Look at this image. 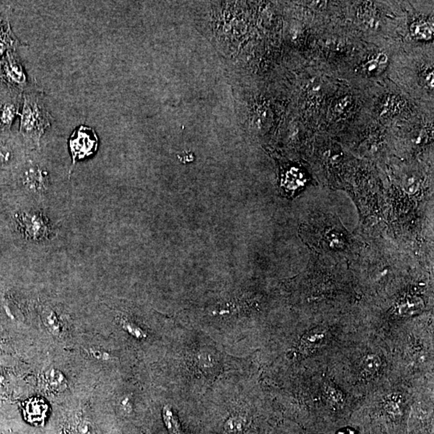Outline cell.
<instances>
[{
  "instance_id": "19",
  "label": "cell",
  "mask_w": 434,
  "mask_h": 434,
  "mask_svg": "<svg viewBox=\"0 0 434 434\" xmlns=\"http://www.w3.org/2000/svg\"><path fill=\"white\" fill-rule=\"evenodd\" d=\"M388 57L387 56L385 55V54H379L378 56L377 59H376V62L379 63V64H385V63L387 62Z\"/></svg>"
},
{
  "instance_id": "5",
  "label": "cell",
  "mask_w": 434,
  "mask_h": 434,
  "mask_svg": "<svg viewBox=\"0 0 434 434\" xmlns=\"http://www.w3.org/2000/svg\"><path fill=\"white\" fill-rule=\"evenodd\" d=\"M52 119L41 91L35 90L24 95L19 131L26 140L40 146V139L51 125Z\"/></svg>"
},
{
  "instance_id": "14",
  "label": "cell",
  "mask_w": 434,
  "mask_h": 434,
  "mask_svg": "<svg viewBox=\"0 0 434 434\" xmlns=\"http://www.w3.org/2000/svg\"><path fill=\"white\" fill-rule=\"evenodd\" d=\"M411 33L420 40H429L432 36V30L429 25L423 22H416L411 26Z\"/></svg>"
},
{
  "instance_id": "18",
  "label": "cell",
  "mask_w": 434,
  "mask_h": 434,
  "mask_svg": "<svg viewBox=\"0 0 434 434\" xmlns=\"http://www.w3.org/2000/svg\"><path fill=\"white\" fill-rule=\"evenodd\" d=\"M5 41H8V39H0V57H1V56L3 55V54H4V51H5V50H6L7 47H8V44H9V43H8V42Z\"/></svg>"
},
{
  "instance_id": "7",
  "label": "cell",
  "mask_w": 434,
  "mask_h": 434,
  "mask_svg": "<svg viewBox=\"0 0 434 434\" xmlns=\"http://www.w3.org/2000/svg\"><path fill=\"white\" fill-rule=\"evenodd\" d=\"M17 222L22 234L28 239L41 241L51 235L49 222L41 213H22L17 216Z\"/></svg>"
},
{
  "instance_id": "8",
  "label": "cell",
  "mask_w": 434,
  "mask_h": 434,
  "mask_svg": "<svg viewBox=\"0 0 434 434\" xmlns=\"http://www.w3.org/2000/svg\"><path fill=\"white\" fill-rule=\"evenodd\" d=\"M0 73L4 82L9 86L23 90L29 86V78L23 67L11 52L0 63Z\"/></svg>"
},
{
  "instance_id": "9",
  "label": "cell",
  "mask_w": 434,
  "mask_h": 434,
  "mask_svg": "<svg viewBox=\"0 0 434 434\" xmlns=\"http://www.w3.org/2000/svg\"><path fill=\"white\" fill-rule=\"evenodd\" d=\"M20 178L23 187L34 194L44 193L48 185V173L34 163L26 166L21 173Z\"/></svg>"
},
{
  "instance_id": "12",
  "label": "cell",
  "mask_w": 434,
  "mask_h": 434,
  "mask_svg": "<svg viewBox=\"0 0 434 434\" xmlns=\"http://www.w3.org/2000/svg\"><path fill=\"white\" fill-rule=\"evenodd\" d=\"M305 182V174L298 168L290 169L285 180L286 186L292 190L298 189L300 187L303 186Z\"/></svg>"
},
{
  "instance_id": "1",
  "label": "cell",
  "mask_w": 434,
  "mask_h": 434,
  "mask_svg": "<svg viewBox=\"0 0 434 434\" xmlns=\"http://www.w3.org/2000/svg\"><path fill=\"white\" fill-rule=\"evenodd\" d=\"M363 326L361 318L348 313L308 314L290 333L284 353L291 379L327 371Z\"/></svg>"
},
{
  "instance_id": "13",
  "label": "cell",
  "mask_w": 434,
  "mask_h": 434,
  "mask_svg": "<svg viewBox=\"0 0 434 434\" xmlns=\"http://www.w3.org/2000/svg\"><path fill=\"white\" fill-rule=\"evenodd\" d=\"M45 380L47 387L53 391H61L65 389V378L58 371L53 370L45 374Z\"/></svg>"
},
{
  "instance_id": "17",
  "label": "cell",
  "mask_w": 434,
  "mask_h": 434,
  "mask_svg": "<svg viewBox=\"0 0 434 434\" xmlns=\"http://www.w3.org/2000/svg\"><path fill=\"white\" fill-rule=\"evenodd\" d=\"M80 434H92V428L88 422H84L81 427Z\"/></svg>"
},
{
  "instance_id": "16",
  "label": "cell",
  "mask_w": 434,
  "mask_h": 434,
  "mask_svg": "<svg viewBox=\"0 0 434 434\" xmlns=\"http://www.w3.org/2000/svg\"><path fill=\"white\" fill-rule=\"evenodd\" d=\"M425 82L427 86L430 88H433V72L432 69H428L425 72Z\"/></svg>"
},
{
  "instance_id": "21",
  "label": "cell",
  "mask_w": 434,
  "mask_h": 434,
  "mask_svg": "<svg viewBox=\"0 0 434 434\" xmlns=\"http://www.w3.org/2000/svg\"><path fill=\"white\" fill-rule=\"evenodd\" d=\"M338 434H355L354 433V431L352 429H350V428H346V429H343V430L340 431V432H338Z\"/></svg>"
},
{
  "instance_id": "20",
  "label": "cell",
  "mask_w": 434,
  "mask_h": 434,
  "mask_svg": "<svg viewBox=\"0 0 434 434\" xmlns=\"http://www.w3.org/2000/svg\"><path fill=\"white\" fill-rule=\"evenodd\" d=\"M376 66H377V62L375 61H372V62H370L368 65V69L369 71L374 70V69L376 68Z\"/></svg>"
},
{
  "instance_id": "15",
  "label": "cell",
  "mask_w": 434,
  "mask_h": 434,
  "mask_svg": "<svg viewBox=\"0 0 434 434\" xmlns=\"http://www.w3.org/2000/svg\"><path fill=\"white\" fill-rule=\"evenodd\" d=\"M11 160V150L8 146L0 142V164L8 163Z\"/></svg>"
},
{
  "instance_id": "10",
  "label": "cell",
  "mask_w": 434,
  "mask_h": 434,
  "mask_svg": "<svg viewBox=\"0 0 434 434\" xmlns=\"http://www.w3.org/2000/svg\"><path fill=\"white\" fill-rule=\"evenodd\" d=\"M47 404L40 398H32L25 402L23 405L24 417L29 422L41 423L47 415Z\"/></svg>"
},
{
  "instance_id": "11",
  "label": "cell",
  "mask_w": 434,
  "mask_h": 434,
  "mask_svg": "<svg viewBox=\"0 0 434 434\" xmlns=\"http://www.w3.org/2000/svg\"><path fill=\"white\" fill-rule=\"evenodd\" d=\"M17 114V105L13 103L0 105V132L9 131Z\"/></svg>"
},
{
  "instance_id": "6",
  "label": "cell",
  "mask_w": 434,
  "mask_h": 434,
  "mask_svg": "<svg viewBox=\"0 0 434 434\" xmlns=\"http://www.w3.org/2000/svg\"><path fill=\"white\" fill-rule=\"evenodd\" d=\"M68 146L72 156V165L69 175L76 163L96 153L98 148V137L95 130L86 125H80L72 132L68 141Z\"/></svg>"
},
{
  "instance_id": "2",
  "label": "cell",
  "mask_w": 434,
  "mask_h": 434,
  "mask_svg": "<svg viewBox=\"0 0 434 434\" xmlns=\"http://www.w3.org/2000/svg\"><path fill=\"white\" fill-rule=\"evenodd\" d=\"M327 372L343 390L362 400L393 380L390 348L383 337L363 326L342 349Z\"/></svg>"
},
{
  "instance_id": "3",
  "label": "cell",
  "mask_w": 434,
  "mask_h": 434,
  "mask_svg": "<svg viewBox=\"0 0 434 434\" xmlns=\"http://www.w3.org/2000/svg\"><path fill=\"white\" fill-rule=\"evenodd\" d=\"M385 340L393 359V379L415 389L434 388L432 314L407 321Z\"/></svg>"
},
{
  "instance_id": "4",
  "label": "cell",
  "mask_w": 434,
  "mask_h": 434,
  "mask_svg": "<svg viewBox=\"0 0 434 434\" xmlns=\"http://www.w3.org/2000/svg\"><path fill=\"white\" fill-rule=\"evenodd\" d=\"M293 397L308 417L336 421L354 413L361 400L343 390L327 371L293 379Z\"/></svg>"
}]
</instances>
